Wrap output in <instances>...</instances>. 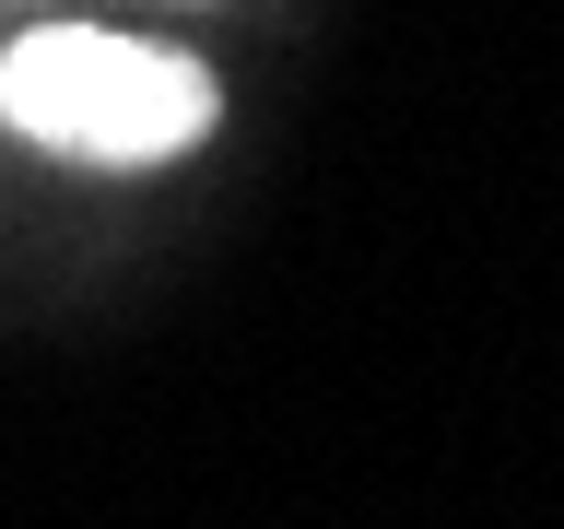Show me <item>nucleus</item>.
<instances>
[{"mask_svg":"<svg viewBox=\"0 0 564 529\" xmlns=\"http://www.w3.org/2000/svg\"><path fill=\"white\" fill-rule=\"evenodd\" d=\"M0 118H12V141L59 153V165H176L212 141L224 83L188 47H153V35L35 24L0 60Z\"/></svg>","mask_w":564,"mask_h":529,"instance_id":"1","label":"nucleus"}]
</instances>
